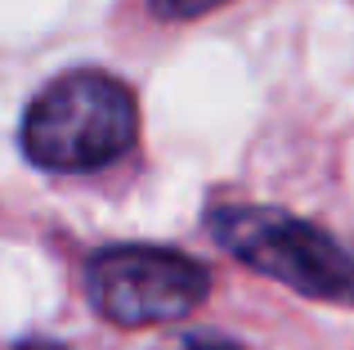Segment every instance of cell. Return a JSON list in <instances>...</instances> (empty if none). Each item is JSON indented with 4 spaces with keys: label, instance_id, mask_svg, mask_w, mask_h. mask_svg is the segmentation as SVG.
<instances>
[{
    "label": "cell",
    "instance_id": "5",
    "mask_svg": "<svg viewBox=\"0 0 354 350\" xmlns=\"http://www.w3.org/2000/svg\"><path fill=\"white\" fill-rule=\"evenodd\" d=\"M14 350H68V346H59V342H41V337H32V342H18Z\"/></svg>",
    "mask_w": 354,
    "mask_h": 350
},
{
    "label": "cell",
    "instance_id": "3",
    "mask_svg": "<svg viewBox=\"0 0 354 350\" xmlns=\"http://www.w3.org/2000/svg\"><path fill=\"white\" fill-rule=\"evenodd\" d=\"M86 292L90 306L117 328H148L171 324L198 310L211 292L207 265L175 247H148V243H121L104 247L86 265Z\"/></svg>",
    "mask_w": 354,
    "mask_h": 350
},
{
    "label": "cell",
    "instance_id": "1",
    "mask_svg": "<svg viewBox=\"0 0 354 350\" xmlns=\"http://www.w3.org/2000/svg\"><path fill=\"white\" fill-rule=\"evenodd\" d=\"M139 135L135 95L117 77L95 68L54 77L23 113V144L27 162L41 171H99L117 162Z\"/></svg>",
    "mask_w": 354,
    "mask_h": 350
},
{
    "label": "cell",
    "instance_id": "2",
    "mask_svg": "<svg viewBox=\"0 0 354 350\" xmlns=\"http://www.w3.org/2000/svg\"><path fill=\"white\" fill-rule=\"evenodd\" d=\"M207 229L229 256L247 270L283 283L310 301L354 306V256L328 229L278 207H216L207 211Z\"/></svg>",
    "mask_w": 354,
    "mask_h": 350
},
{
    "label": "cell",
    "instance_id": "4",
    "mask_svg": "<svg viewBox=\"0 0 354 350\" xmlns=\"http://www.w3.org/2000/svg\"><path fill=\"white\" fill-rule=\"evenodd\" d=\"M220 5L225 0H153V14L157 18H202Z\"/></svg>",
    "mask_w": 354,
    "mask_h": 350
}]
</instances>
